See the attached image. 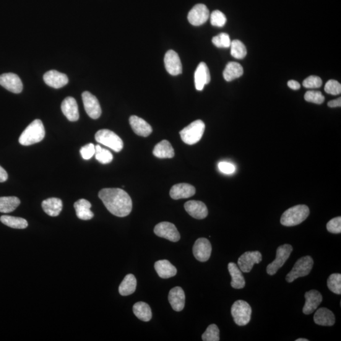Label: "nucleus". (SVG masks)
<instances>
[{"mask_svg": "<svg viewBox=\"0 0 341 341\" xmlns=\"http://www.w3.org/2000/svg\"><path fill=\"white\" fill-rule=\"evenodd\" d=\"M212 43L220 48H228L231 46V41L230 36L226 33H221L214 36L212 40Z\"/></svg>", "mask_w": 341, "mask_h": 341, "instance_id": "39", "label": "nucleus"}, {"mask_svg": "<svg viewBox=\"0 0 341 341\" xmlns=\"http://www.w3.org/2000/svg\"><path fill=\"white\" fill-rule=\"evenodd\" d=\"M61 111L70 121H76L79 119V108L74 98H65L61 103Z\"/></svg>", "mask_w": 341, "mask_h": 341, "instance_id": "20", "label": "nucleus"}, {"mask_svg": "<svg viewBox=\"0 0 341 341\" xmlns=\"http://www.w3.org/2000/svg\"><path fill=\"white\" fill-rule=\"evenodd\" d=\"M209 17L207 7L204 4H197L189 12L188 20L192 25L200 26L206 22Z\"/></svg>", "mask_w": 341, "mask_h": 341, "instance_id": "13", "label": "nucleus"}, {"mask_svg": "<svg viewBox=\"0 0 341 341\" xmlns=\"http://www.w3.org/2000/svg\"><path fill=\"white\" fill-rule=\"evenodd\" d=\"M166 70L171 75L176 76L182 73V65L179 55L173 50H169L165 56Z\"/></svg>", "mask_w": 341, "mask_h": 341, "instance_id": "15", "label": "nucleus"}, {"mask_svg": "<svg viewBox=\"0 0 341 341\" xmlns=\"http://www.w3.org/2000/svg\"><path fill=\"white\" fill-rule=\"evenodd\" d=\"M195 85L197 90L201 91L204 89V86L209 84L210 81V75L206 64L204 62L200 63L195 70Z\"/></svg>", "mask_w": 341, "mask_h": 341, "instance_id": "17", "label": "nucleus"}, {"mask_svg": "<svg viewBox=\"0 0 341 341\" xmlns=\"http://www.w3.org/2000/svg\"><path fill=\"white\" fill-rule=\"evenodd\" d=\"M231 56L236 59H243L246 56L247 51L245 46L241 41L234 40L231 43Z\"/></svg>", "mask_w": 341, "mask_h": 341, "instance_id": "35", "label": "nucleus"}, {"mask_svg": "<svg viewBox=\"0 0 341 341\" xmlns=\"http://www.w3.org/2000/svg\"><path fill=\"white\" fill-rule=\"evenodd\" d=\"M45 136V129L40 119H35L22 132L19 137V143L28 146L42 141Z\"/></svg>", "mask_w": 341, "mask_h": 341, "instance_id": "2", "label": "nucleus"}, {"mask_svg": "<svg viewBox=\"0 0 341 341\" xmlns=\"http://www.w3.org/2000/svg\"><path fill=\"white\" fill-rule=\"evenodd\" d=\"M328 106L330 108H335V107L341 106V98H337L336 100H332L328 103Z\"/></svg>", "mask_w": 341, "mask_h": 341, "instance_id": "48", "label": "nucleus"}, {"mask_svg": "<svg viewBox=\"0 0 341 341\" xmlns=\"http://www.w3.org/2000/svg\"><path fill=\"white\" fill-rule=\"evenodd\" d=\"M288 85L289 87L292 88L293 90H298L300 88V84L297 81L294 80H291L288 82Z\"/></svg>", "mask_w": 341, "mask_h": 341, "instance_id": "47", "label": "nucleus"}, {"mask_svg": "<svg viewBox=\"0 0 341 341\" xmlns=\"http://www.w3.org/2000/svg\"><path fill=\"white\" fill-rule=\"evenodd\" d=\"M154 233L161 238L168 239L172 242H177L180 239V235L173 223L162 222L159 223L154 228Z\"/></svg>", "mask_w": 341, "mask_h": 341, "instance_id": "10", "label": "nucleus"}, {"mask_svg": "<svg viewBox=\"0 0 341 341\" xmlns=\"http://www.w3.org/2000/svg\"><path fill=\"white\" fill-rule=\"evenodd\" d=\"M184 207L189 214L197 220H203L208 215L207 207L202 202L191 200L186 202Z\"/></svg>", "mask_w": 341, "mask_h": 341, "instance_id": "19", "label": "nucleus"}, {"mask_svg": "<svg viewBox=\"0 0 341 341\" xmlns=\"http://www.w3.org/2000/svg\"><path fill=\"white\" fill-rule=\"evenodd\" d=\"M313 266L314 260L311 256L301 257L286 275V281L290 283L299 277L306 276L311 273Z\"/></svg>", "mask_w": 341, "mask_h": 341, "instance_id": "5", "label": "nucleus"}, {"mask_svg": "<svg viewBox=\"0 0 341 341\" xmlns=\"http://www.w3.org/2000/svg\"><path fill=\"white\" fill-rule=\"evenodd\" d=\"M228 270L231 275L232 281H231V286L233 288L243 289L245 286V280H244L241 270L235 263L230 262L228 264Z\"/></svg>", "mask_w": 341, "mask_h": 341, "instance_id": "27", "label": "nucleus"}, {"mask_svg": "<svg viewBox=\"0 0 341 341\" xmlns=\"http://www.w3.org/2000/svg\"><path fill=\"white\" fill-rule=\"evenodd\" d=\"M154 268L161 278H171L175 276L177 274L176 268L167 260H161L156 262Z\"/></svg>", "mask_w": 341, "mask_h": 341, "instance_id": "25", "label": "nucleus"}, {"mask_svg": "<svg viewBox=\"0 0 341 341\" xmlns=\"http://www.w3.org/2000/svg\"><path fill=\"white\" fill-rule=\"evenodd\" d=\"M0 221L5 225L14 229H25L28 226L27 221L21 218L10 215H2Z\"/></svg>", "mask_w": 341, "mask_h": 341, "instance_id": "34", "label": "nucleus"}, {"mask_svg": "<svg viewBox=\"0 0 341 341\" xmlns=\"http://www.w3.org/2000/svg\"><path fill=\"white\" fill-rule=\"evenodd\" d=\"M20 204V200L16 197H0V212H12L19 207Z\"/></svg>", "mask_w": 341, "mask_h": 341, "instance_id": "33", "label": "nucleus"}, {"mask_svg": "<svg viewBox=\"0 0 341 341\" xmlns=\"http://www.w3.org/2000/svg\"><path fill=\"white\" fill-rule=\"evenodd\" d=\"M82 97L85 110L88 116L94 119L100 118L102 111L97 98L88 91L83 92Z\"/></svg>", "mask_w": 341, "mask_h": 341, "instance_id": "9", "label": "nucleus"}, {"mask_svg": "<svg viewBox=\"0 0 341 341\" xmlns=\"http://www.w3.org/2000/svg\"><path fill=\"white\" fill-rule=\"evenodd\" d=\"M0 85L15 94L20 93L23 89V84L20 77L12 73L0 75Z\"/></svg>", "mask_w": 341, "mask_h": 341, "instance_id": "14", "label": "nucleus"}, {"mask_svg": "<svg viewBox=\"0 0 341 341\" xmlns=\"http://www.w3.org/2000/svg\"><path fill=\"white\" fill-rule=\"evenodd\" d=\"M293 246L285 244L278 246L277 249L276 258L272 263L268 265L267 272L268 274L273 275L276 274L278 270L285 265L293 252Z\"/></svg>", "mask_w": 341, "mask_h": 341, "instance_id": "8", "label": "nucleus"}, {"mask_svg": "<svg viewBox=\"0 0 341 341\" xmlns=\"http://www.w3.org/2000/svg\"><path fill=\"white\" fill-rule=\"evenodd\" d=\"M327 230L330 233L339 234L341 233V218L337 217L329 221L327 224Z\"/></svg>", "mask_w": 341, "mask_h": 341, "instance_id": "44", "label": "nucleus"}, {"mask_svg": "<svg viewBox=\"0 0 341 341\" xmlns=\"http://www.w3.org/2000/svg\"><path fill=\"white\" fill-rule=\"evenodd\" d=\"M96 141L110 148L116 152H120L123 148V142L115 133L107 129L99 130L95 135Z\"/></svg>", "mask_w": 341, "mask_h": 341, "instance_id": "7", "label": "nucleus"}, {"mask_svg": "<svg viewBox=\"0 0 341 341\" xmlns=\"http://www.w3.org/2000/svg\"><path fill=\"white\" fill-rule=\"evenodd\" d=\"M80 152L84 160H90L95 154V145L93 144L85 145L80 149Z\"/></svg>", "mask_w": 341, "mask_h": 341, "instance_id": "45", "label": "nucleus"}, {"mask_svg": "<svg viewBox=\"0 0 341 341\" xmlns=\"http://www.w3.org/2000/svg\"><path fill=\"white\" fill-rule=\"evenodd\" d=\"M43 79L47 85L54 88L63 87L69 82L67 75L56 70L47 72L44 75Z\"/></svg>", "mask_w": 341, "mask_h": 341, "instance_id": "16", "label": "nucleus"}, {"mask_svg": "<svg viewBox=\"0 0 341 341\" xmlns=\"http://www.w3.org/2000/svg\"><path fill=\"white\" fill-rule=\"evenodd\" d=\"M135 316L144 322H149L152 319V311L149 304L144 302H137L133 306Z\"/></svg>", "mask_w": 341, "mask_h": 341, "instance_id": "31", "label": "nucleus"}, {"mask_svg": "<svg viewBox=\"0 0 341 341\" xmlns=\"http://www.w3.org/2000/svg\"><path fill=\"white\" fill-rule=\"evenodd\" d=\"M106 209L117 217L129 215L132 210V201L130 195L120 189H104L99 193Z\"/></svg>", "mask_w": 341, "mask_h": 341, "instance_id": "1", "label": "nucleus"}, {"mask_svg": "<svg viewBox=\"0 0 341 341\" xmlns=\"http://www.w3.org/2000/svg\"><path fill=\"white\" fill-rule=\"evenodd\" d=\"M227 19L225 15L220 10H215L210 15V23L215 27H222L226 24Z\"/></svg>", "mask_w": 341, "mask_h": 341, "instance_id": "41", "label": "nucleus"}, {"mask_svg": "<svg viewBox=\"0 0 341 341\" xmlns=\"http://www.w3.org/2000/svg\"><path fill=\"white\" fill-rule=\"evenodd\" d=\"M327 286L332 293L340 295L341 294V274H332L327 280Z\"/></svg>", "mask_w": 341, "mask_h": 341, "instance_id": "37", "label": "nucleus"}, {"mask_svg": "<svg viewBox=\"0 0 341 341\" xmlns=\"http://www.w3.org/2000/svg\"><path fill=\"white\" fill-rule=\"evenodd\" d=\"M252 312L251 305L245 301H236L231 307L234 321L239 326H244L249 324L251 320Z\"/></svg>", "mask_w": 341, "mask_h": 341, "instance_id": "6", "label": "nucleus"}, {"mask_svg": "<svg viewBox=\"0 0 341 341\" xmlns=\"http://www.w3.org/2000/svg\"><path fill=\"white\" fill-rule=\"evenodd\" d=\"M218 168L222 173L227 174H233L235 171V166L230 163L221 162L219 163Z\"/></svg>", "mask_w": 341, "mask_h": 341, "instance_id": "46", "label": "nucleus"}, {"mask_svg": "<svg viewBox=\"0 0 341 341\" xmlns=\"http://www.w3.org/2000/svg\"><path fill=\"white\" fill-rule=\"evenodd\" d=\"M137 280L134 275L130 274L125 277L119 287V293L121 296L132 295L136 290Z\"/></svg>", "mask_w": 341, "mask_h": 341, "instance_id": "32", "label": "nucleus"}, {"mask_svg": "<svg viewBox=\"0 0 341 341\" xmlns=\"http://www.w3.org/2000/svg\"><path fill=\"white\" fill-rule=\"evenodd\" d=\"M168 299L174 311H183L185 304V295L183 289L180 287L172 289L169 293Z\"/></svg>", "mask_w": 341, "mask_h": 341, "instance_id": "23", "label": "nucleus"}, {"mask_svg": "<svg viewBox=\"0 0 341 341\" xmlns=\"http://www.w3.org/2000/svg\"><path fill=\"white\" fill-rule=\"evenodd\" d=\"M262 256L259 251L246 252L239 258L238 265L242 272L249 273L253 269L255 264L262 261Z\"/></svg>", "mask_w": 341, "mask_h": 341, "instance_id": "11", "label": "nucleus"}, {"mask_svg": "<svg viewBox=\"0 0 341 341\" xmlns=\"http://www.w3.org/2000/svg\"><path fill=\"white\" fill-rule=\"evenodd\" d=\"M243 74V67L236 62H229L226 65L223 72V77L226 81L231 82L232 80L240 77Z\"/></svg>", "mask_w": 341, "mask_h": 341, "instance_id": "30", "label": "nucleus"}, {"mask_svg": "<svg viewBox=\"0 0 341 341\" xmlns=\"http://www.w3.org/2000/svg\"><path fill=\"white\" fill-rule=\"evenodd\" d=\"M92 205L88 200L80 199L74 204V208L77 218L80 220L87 221L94 217V213L91 211Z\"/></svg>", "mask_w": 341, "mask_h": 341, "instance_id": "28", "label": "nucleus"}, {"mask_svg": "<svg viewBox=\"0 0 341 341\" xmlns=\"http://www.w3.org/2000/svg\"><path fill=\"white\" fill-rule=\"evenodd\" d=\"M304 298L306 301L303 306V312L305 315L311 314L316 311L322 303L323 299L321 294L317 290L308 291L304 295Z\"/></svg>", "mask_w": 341, "mask_h": 341, "instance_id": "18", "label": "nucleus"}, {"mask_svg": "<svg viewBox=\"0 0 341 341\" xmlns=\"http://www.w3.org/2000/svg\"><path fill=\"white\" fill-rule=\"evenodd\" d=\"M205 126L200 119L192 122L179 132L182 140L188 145H194L202 139Z\"/></svg>", "mask_w": 341, "mask_h": 341, "instance_id": "4", "label": "nucleus"}, {"mask_svg": "<svg viewBox=\"0 0 341 341\" xmlns=\"http://www.w3.org/2000/svg\"><path fill=\"white\" fill-rule=\"evenodd\" d=\"M309 210L305 205H298L290 208L283 213L281 218V225L291 227L303 223L308 217Z\"/></svg>", "mask_w": 341, "mask_h": 341, "instance_id": "3", "label": "nucleus"}, {"mask_svg": "<svg viewBox=\"0 0 341 341\" xmlns=\"http://www.w3.org/2000/svg\"><path fill=\"white\" fill-rule=\"evenodd\" d=\"M322 80L319 77L312 75L307 77L303 82V85L307 88H317L321 87Z\"/></svg>", "mask_w": 341, "mask_h": 341, "instance_id": "43", "label": "nucleus"}, {"mask_svg": "<svg viewBox=\"0 0 341 341\" xmlns=\"http://www.w3.org/2000/svg\"><path fill=\"white\" fill-rule=\"evenodd\" d=\"M325 91L331 95H339L341 93V85L337 80H329L325 85Z\"/></svg>", "mask_w": 341, "mask_h": 341, "instance_id": "42", "label": "nucleus"}, {"mask_svg": "<svg viewBox=\"0 0 341 341\" xmlns=\"http://www.w3.org/2000/svg\"><path fill=\"white\" fill-rule=\"evenodd\" d=\"M44 211L51 217H56L63 209V203L58 198H49L42 202Z\"/></svg>", "mask_w": 341, "mask_h": 341, "instance_id": "26", "label": "nucleus"}, {"mask_svg": "<svg viewBox=\"0 0 341 341\" xmlns=\"http://www.w3.org/2000/svg\"><path fill=\"white\" fill-rule=\"evenodd\" d=\"M152 153L156 158L160 159L173 158L174 156L173 147L166 140H163L156 145Z\"/></svg>", "mask_w": 341, "mask_h": 341, "instance_id": "29", "label": "nucleus"}, {"mask_svg": "<svg viewBox=\"0 0 341 341\" xmlns=\"http://www.w3.org/2000/svg\"><path fill=\"white\" fill-rule=\"evenodd\" d=\"M304 100L309 103L321 105L324 102L325 98L320 91L309 90L304 95Z\"/></svg>", "mask_w": 341, "mask_h": 341, "instance_id": "40", "label": "nucleus"}, {"mask_svg": "<svg viewBox=\"0 0 341 341\" xmlns=\"http://www.w3.org/2000/svg\"><path fill=\"white\" fill-rule=\"evenodd\" d=\"M212 246L207 239L200 238L197 239L193 247V254L200 262H207L211 256Z\"/></svg>", "mask_w": 341, "mask_h": 341, "instance_id": "12", "label": "nucleus"}, {"mask_svg": "<svg viewBox=\"0 0 341 341\" xmlns=\"http://www.w3.org/2000/svg\"><path fill=\"white\" fill-rule=\"evenodd\" d=\"M314 320L316 324L322 326H332L335 322L334 314L326 308L317 309L314 315Z\"/></svg>", "mask_w": 341, "mask_h": 341, "instance_id": "24", "label": "nucleus"}, {"mask_svg": "<svg viewBox=\"0 0 341 341\" xmlns=\"http://www.w3.org/2000/svg\"><path fill=\"white\" fill-rule=\"evenodd\" d=\"M8 179V174L7 171L4 170V168L0 166V183L2 182H5Z\"/></svg>", "mask_w": 341, "mask_h": 341, "instance_id": "49", "label": "nucleus"}, {"mask_svg": "<svg viewBox=\"0 0 341 341\" xmlns=\"http://www.w3.org/2000/svg\"><path fill=\"white\" fill-rule=\"evenodd\" d=\"M95 157L99 162L103 165H106L111 162L113 160V156L110 151L103 149L100 145L95 146Z\"/></svg>", "mask_w": 341, "mask_h": 341, "instance_id": "36", "label": "nucleus"}, {"mask_svg": "<svg viewBox=\"0 0 341 341\" xmlns=\"http://www.w3.org/2000/svg\"><path fill=\"white\" fill-rule=\"evenodd\" d=\"M196 190L194 186L188 183L176 184L172 187L170 194L172 199L178 200L187 199L195 194Z\"/></svg>", "mask_w": 341, "mask_h": 341, "instance_id": "22", "label": "nucleus"}, {"mask_svg": "<svg viewBox=\"0 0 341 341\" xmlns=\"http://www.w3.org/2000/svg\"><path fill=\"white\" fill-rule=\"evenodd\" d=\"M129 122L133 131L139 136L146 137L152 132V129L150 125L139 117L135 115L130 116Z\"/></svg>", "mask_w": 341, "mask_h": 341, "instance_id": "21", "label": "nucleus"}, {"mask_svg": "<svg viewBox=\"0 0 341 341\" xmlns=\"http://www.w3.org/2000/svg\"><path fill=\"white\" fill-rule=\"evenodd\" d=\"M202 339L204 341H219L220 338V329L215 324L210 325L203 334Z\"/></svg>", "mask_w": 341, "mask_h": 341, "instance_id": "38", "label": "nucleus"}, {"mask_svg": "<svg viewBox=\"0 0 341 341\" xmlns=\"http://www.w3.org/2000/svg\"><path fill=\"white\" fill-rule=\"evenodd\" d=\"M309 340L306 339H303V338H299V339H296V341H308Z\"/></svg>", "mask_w": 341, "mask_h": 341, "instance_id": "50", "label": "nucleus"}]
</instances>
